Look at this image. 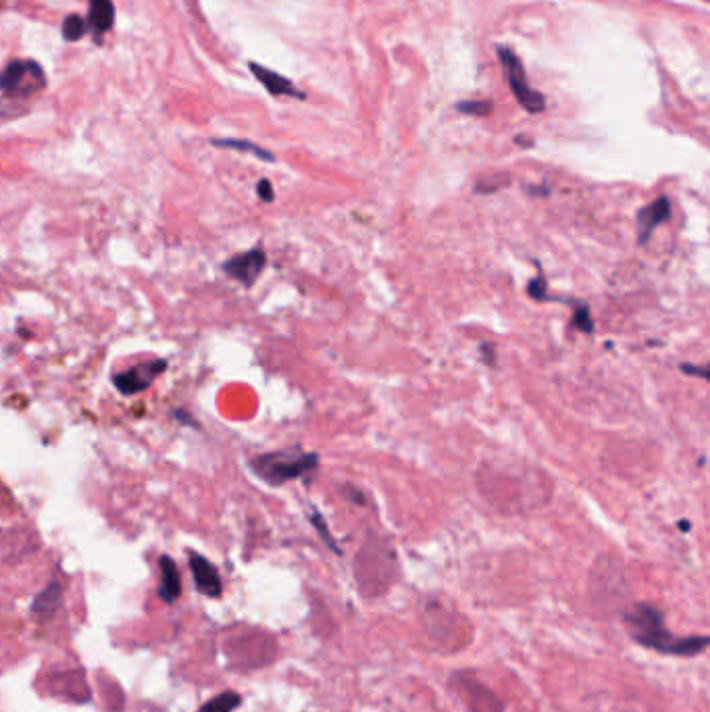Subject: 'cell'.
<instances>
[{
  "mask_svg": "<svg viewBox=\"0 0 710 712\" xmlns=\"http://www.w3.org/2000/svg\"><path fill=\"white\" fill-rule=\"evenodd\" d=\"M629 625L631 638L644 648L656 650L661 654L671 656H694L702 654L708 646L706 635H686V638H677L673 635L663 619V613L650 604H636L625 615Z\"/></svg>",
  "mask_w": 710,
  "mask_h": 712,
  "instance_id": "1",
  "label": "cell"
},
{
  "mask_svg": "<svg viewBox=\"0 0 710 712\" xmlns=\"http://www.w3.org/2000/svg\"><path fill=\"white\" fill-rule=\"evenodd\" d=\"M317 467H319V456L315 452H300L298 448L259 454L250 461L252 473L271 488H280L288 481L309 475Z\"/></svg>",
  "mask_w": 710,
  "mask_h": 712,
  "instance_id": "2",
  "label": "cell"
},
{
  "mask_svg": "<svg viewBox=\"0 0 710 712\" xmlns=\"http://www.w3.org/2000/svg\"><path fill=\"white\" fill-rule=\"evenodd\" d=\"M46 88V73L38 61L17 59L0 71V92L3 96L23 100Z\"/></svg>",
  "mask_w": 710,
  "mask_h": 712,
  "instance_id": "3",
  "label": "cell"
},
{
  "mask_svg": "<svg viewBox=\"0 0 710 712\" xmlns=\"http://www.w3.org/2000/svg\"><path fill=\"white\" fill-rule=\"evenodd\" d=\"M498 57L506 75V82H509L517 103L527 111V113H542L546 109V98L544 94H540L538 90H534L529 86L525 67L521 63V59L513 53L509 46H500L498 48Z\"/></svg>",
  "mask_w": 710,
  "mask_h": 712,
  "instance_id": "4",
  "label": "cell"
},
{
  "mask_svg": "<svg viewBox=\"0 0 710 712\" xmlns=\"http://www.w3.org/2000/svg\"><path fill=\"white\" fill-rule=\"evenodd\" d=\"M167 369V361L165 359H155V361H146L140 363L128 371H123L119 375H115L113 384L119 390V394L123 396H136L142 394L144 390H148L155 381L161 377V373H165Z\"/></svg>",
  "mask_w": 710,
  "mask_h": 712,
  "instance_id": "5",
  "label": "cell"
},
{
  "mask_svg": "<svg viewBox=\"0 0 710 712\" xmlns=\"http://www.w3.org/2000/svg\"><path fill=\"white\" fill-rule=\"evenodd\" d=\"M267 267V254L263 248H252L246 252L236 254L230 261L223 263V271L227 277L236 279L244 288H252L257 284V279Z\"/></svg>",
  "mask_w": 710,
  "mask_h": 712,
  "instance_id": "6",
  "label": "cell"
},
{
  "mask_svg": "<svg viewBox=\"0 0 710 712\" xmlns=\"http://www.w3.org/2000/svg\"><path fill=\"white\" fill-rule=\"evenodd\" d=\"M671 219V200L667 196H658L648 207L638 211V242L646 244L658 225Z\"/></svg>",
  "mask_w": 710,
  "mask_h": 712,
  "instance_id": "7",
  "label": "cell"
},
{
  "mask_svg": "<svg viewBox=\"0 0 710 712\" xmlns=\"http://www.w3.org/2000/svg\"><path fill=\"white\" fill-rule=\"evenodd\" d=\"M190 571L194 577V583L198 592H202L209 598H219L223 592L219 571L211 561H207L205 556H200L196 552H190Z\"/></svg>",
  "mask_w": 710,
  "mask_h": 712,
  "instance_id": "8",
  "label": "cell"
},
{
  "mask_svg": "<svg viewBox=\"0 0 710 712\" xmlns=\"http://www.w3.org/2000/svg\"><path fill=\"white\" fill-rule=\"evenodd\" d=\"M250 71L255 73V78L263 84V88L273 94V96H292L298 100H304V92H300L288 78L280 75L277 71H271L255 61H250Z\"/></svg>",
  "mask_w": 710,
  "mask_h": 712,
  "instance_id": "9",
  "label": "cell"
},
{
  "mask_svg": "<svg viewBox=\"0 0 710 712\" xmlns=\"http://www.w3.org/2000/svg\"><path fill=\"white\" fill-rule=\"evenodd\" d=\"M88 34H94V40L100 42L115 23L113 0H88Z\"/></svg>",
  "mask_w": 710,
  "mask_h": 712,
  "instance_id": "10",
  "label": "cell"
},
{
  "mask_svg": "<svg viewBox=\"0 0 710 712\" xmlns=\"http://www.w3.org/2000/svg\"><path fill=\"white\" fill-rule=\"evenodd\" d=\"M182 594V579H180V571H177V565L173 558L163 556L161 558V586H159V596L165 602H175Z\"/></svg>",
  "mask_w": 710,
  "mask_h": 712,
  "instance_id": "11",
  "label": "cell"
},
{
  "mask_svg": "<svg viewBox=\"0 0 710 712\" xmlns=\"http://www.w3.org/2000/svg\"><path fill=\"white\" fill-rule=\"evenodd\" d=\"M61 606V586L57 581H50L48 586L38 594V598L34 600L32 613L38 621H48L53 617Z\"/></svg>",
  "mask_w": 710,
  "mask_h": 712,
  "instance_id": "12",
  "label": "cell"
},
{
  "mask_svg": "<svg viewBox=\"0 0 710 712\" xmlns=\"http://www.w3.org/2000/svg\"><path fill=\"white\" fill-rule=\"evenodd\" d=\"M213 146L217 148H227V150H238V152H248V155L252 157H257L261 161H267V163H273L275 157L271 155V152L255 142H250V140H236V138H221V140H213L211 142Z\"/></svg>",
  "mask_w": 710,
  "mask_h": 712,
  "instance_id": "13",
  "label": "cell"
},
{
  "mask_svg": "<svg viewBox=\"0 0 710 712\" xmlns=\"http://www.w3.org/2000/svg\"><path fill=\"white\" fill-rule=\"evenodd\" d=\"M573 327L581 334H594V319H592V311L588 304H577L573 302V317H571Z\"/></svg>",
  "mask_w": 710,
  "mask_h": 712,
  "instance_id": "14",
  "label": "cell"
},
{
  "mask_svg": "<svg viewBox=\"0 0 710 712\" xmlns=\"http://www.w3.org/2000/svg\"><path fill=\"white\" fill-rule=\"evenodd\" d=\"M240 702H242L240 694L225 692V694H219L217 698H213L211 702H207L200 708V712H232L234 708L240 706Z\"/></svg>",
  "mask_w": 710,
  "mask_h": 712,
  "instance_id": "15",
  "label": "cell"
},
{
  "mask_svg": "<svg viewBox=\"0 0 710 712\" xmlns=\"http://www.w3.org/2000/svg\"><path fill=\"white\" fill-rule=\"evenodd\" d=\"M88 34V21L82 15H69L63 21V38L69 42H78Z\"/></svg>",
  "mask_w": 710,
  "mask_h": 712,
  "instance_id": "16",
  "label": "cell"
},
{
  "mask_svg": "<svg viewBox=\"0 0 710 712\" xmlns=\"http://www.w3.org/2000/svg\"><path fill=\"white\" fill-rule=\"evenodd\" d=\"M25 113H28V107H25L21 100L0 96V123H7L17 117H23Z\"/></svg>",
  "mask_w": 710,
  "mask_h": 712,
  "instance_id": "17",
  "label": "cell"
},
{
  "mask_svg": "<svg viewBox=\"0 0 710 712\" xmlns=\"http://www.w3.org/2000/svg\"><path fill=\"white\" fill-rule=\"evenodd\" d=\"M527 294H529L531 300H536V302H548L550 296H548L546 277L544 275H536L534 279H529V282H527Z\"/></svg>",
  "mask_w": 710,
  "mask_h": 712,
  "instance_id": "18",
  "label": "cell"
},
{
  "mask_svg": "<svg viewBox=\"0 0 710 712\" xmlns=\"http://www.w3.org/2000/svg\"><path fill=\"white\" fill-rule=\"evenodd\" d=\"M463 115H471V117H486L492 111V105L488 100H467V103L456 105Z\"/></svg>",
  "mask_w": 710,
  "mask_h": 712,
  "instance_id": "19",
  "label": "cell"
},
{
  "mask_svg": "<svg viewBox=\"0 0 710 712\" xmlns=\"http://www.w3.org/2000/svg\"><path fill=\"white\" fill-rule=\"evenodd\" d=\"M309 519H311V523L317 527V531L321 533V538H323V542L329 546V548H332L334 552H340L338 550V546H336V542H334V538H332V533H329V529L325 527V521H323V517L315 511V508H311V511H309Z\"/></svg>",
  "mask_w": 710,
  "mask_h": 712,
  "instance_id": "20",
  "label": "cell"
},
{
  "mask_svg": "<svg viewBox=\"0 0 710 712\" xmlns=\"http://www.w3.org/2000/svg\"><path fill=\"white\" fill-rule=\"evenodd\" d=\"M257 196L261 198V202H265V205H269V202L275 200V192H273V186L269 180H261L257 184Z\"/></svg>",
  "mask_w": 710,
  "mask_h": 712,
  "instance_id": "21",
  "label": "cell"
},
{
  "mask_svg": "<svg viewBox=\"0 0 710 712\" xmlns=\"http://www.w3.org/2000/svg\"><path fill=\"white\" fill-rule=\"evenodd\" d=\"M479 352H481V359H484V363L488 367H496V348L492 342H484L479 346Z\"/></svg>",
  "mask_w": 710,
  "mask_h": 712,
  "instance_id": "22",
  "label": "cell"
},
{
  "mask_svg": "<svg viewBox=\"0 0 710 712\" xmlns=\"http://www.w3.org/2000/svg\"><path fill=\"white\" fill-rule=\"evenodd\" d=\"M681 371L686 373V375H692V377H700V379H708V367L702 365V367H696V365H690V363H683L681 365Z\"/></svg>",
  "mask_w": 710,
  "mask_h": 712,
  "instance_id": "23",
  "label": "cell"
},
{
  "mask_svg": "<svg viewBox=\"0 0 710 712\" xmlns=\"http://www.w3.org/2000/svg\"><path fill=\"white\" fill-rule=\"evenodd\" d=\"M175 417H177V419H182V421H184V425H192V427H194V419H192L188 413H184V411H175Z\"/></svg>",
  "mask_w": 710,
  "mask_h": 712,
  "instance_id": "24",
  "label": "cell"
},
{
  "mask_svg": "<svg viewBox=\"0 0 710 712\" xmlns=\"http://www.w3.org/2000/svg\"><path fill=\"white\" fill-rule=\"evenodd\" d=\"M679 527H681L683 531H690V523H688V521H681V523H679Z\"/></svg>",
  "mask_w": 710,
  "mask_h": 712,
  "instance_id": "25",
  "label": "cell"
}]
</instances>
